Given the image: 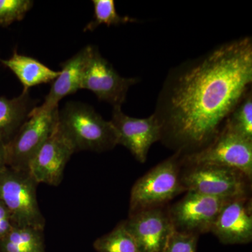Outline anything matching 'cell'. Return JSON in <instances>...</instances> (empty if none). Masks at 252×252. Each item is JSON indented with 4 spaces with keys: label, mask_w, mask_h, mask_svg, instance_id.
<instances>
[{
    "label": "cell",
    "mask_w": 252,
    "mask_h": 252,
    "mask_svg": "<svg viewBox=\"0 0 252 252\" xmlns=\"http://www.w3.org/2000/svg\"><path fill=\"white\" fill-rule=\"evenodd\" d=\"M123 222L140 252H163L175 230L168 212L162 207L131 214Z\"/></svg>",
    "instance_id": "7c38bea8"
},
{
    "label": "cell",
    "mask_w": 252,
    "mask_h": 252,
    "mask_svg": "<svg viewBox=\"0 0 252 252\" xmlns=\"http://www.w3.org/2000/svg\"><path fill=\"white\" fill-rule=\"evenodd\" d=\"M252 83L250 36L223 43L172 68L153 114L161 127L160 140L181 154L207 147Z\"/></svg>",
    "instance_id": "6da1fadb"
},
{
    "label": "cell",
    "mask_w": 252,
    "mask_h": 252,
    "mask_svg": "<svg viewBox=\"0 0 252 252\" xmlns=\"http://www.w3.org/2000/svg\"><path fill=\"white\" fill-rule=\"evenodd\" d=\"M94 247L97 252H140L123 221L112 231L97 238Z\"/></svg>",
    "instance_id": "d6986e66"
},
{
    "label": "cell",
    "mask_w": 252,
    "mask_h": 252,
    "mask_svg": "<svg viewBox=\"0 0 252 252\" xmlns=\"http://www.w3.org/2000/svg\"><path fill=\"white\" fill-rule=\"evenodd\" d=\"M211 232L225 245L250 243L252 215L248 196L228 200L219 214Z\"/></svg>",
    "instance_id": "4fadbf2b"
},
{
    "label": "cell",
    "mask_w": 252,
    "mask_h": 252,
    "mask_svg": "<svg viewBox=\"0 0 252 252\" xmlns=\"http://www.w3.org/2000/svg\"><path fill=\"white\" fill-rule=\"evenodd\" d=\"M58 125L69 139L75 152H101L118 145L117 132L107 121L89 104L67 102L59 109Z\"/></svg>",
    "instance_id": "7a4b0ae2"
},
{
    "label": "cell",
    "mask_w": 252,
    "mask_h": 252,
    "mask_svg": "<svg viewBox=\"0 0 252 252\" xmlns=\"http://www.w3.org/2000/svg\"><path fill=\"white\" fill-rule=\"evenodd\" d=\"M43 230L14 225L0 240V252H45Z\"/></svg>",
    "instance_id": "e0dca14e"
},
{
    "label": "cell",
    "mask_w": 252,
    "mask_h": 252,
    "mask_svg": "<svg viewBox=\"0 0 252 252\" xmlns=\"http://www.w3.org/2000/svg\"><path fill=\"white\" fill-rule=\"evenodd\" d=\"M177 152L149 170L131 189L130 215L141 210L162 207L185 191L181 182Z\"/></svg>",
    "instance_id": "3957f363"
},
{
    "label": "cell",
    "mask_w": 252,
    "mask_h": 252,
    "mask_svg": "<svg viewBox=\"0 0 252 252\" xmlns=\"http://www.w3.org/2000/svg\"><path fill=\"white\" fill-rule=\"evenodd\" d=\"M93 48V45L85 46L61 64V70L59 77L53 81L44 102L41 105L36 106V108L41 111L57 108L61 99L80 90L83 74Z\"/></svg>",
    "instance_id": "5bb4252c"
},
{
    "label": "cell",
    "mask_w": 252,
    "mask_h": 252,
    "mask_svg": "<svg viewBox=\"0 0 252 252\" xmlns=\"http://www.w3.org/2000/svg\"><path fill=\"white\" fill-rule=\"evenodd\" d=\"M230 200L187 191L167 211L174 230L198 235L211 232L220 210Z\"/></svg>",
    "instance_id": "9c48e42d"
},
{
    "label": "cell",
    "mask_w": 252,
    "mask_h": 252,
    "mask_svg": "<svg viewBox=\"0 0 252 252\" xmlns=\"http://www.w3.org/2000/svg\"><path fill=\"white\" fill-rule=\"evenodd\" d=\"M74 153L72 143L57 124L32 159L28 172L37 185L57 187L62 182L66 165Z\"/></svg>",
    "instance_id": "30bf717a"
},
{
    "label": "cell",
    "mask_w": 252,
    "mask_h": 252,
    "mask_svg": "<svg viewBox=\"0 0 252 252\" xmlns=\"http://www.w3.org/2000/svg\"><path fill=\"white\" fill-rule=\"evenodd\" d=\"M7 167L6 164V148L4 142L0 141V173Z\"/></svg>",
    "instance_id": "cb8c5ba5"
},
{
    "label": "cell",
    "mask_w": 252,
    "mask_h": 252,
    "mask_svg": "<svg viewBox=\"0 0 252 252\" xmlns=\"http://www.w3.org/2000/svg\"><path fill=\"white\" fill-rule=\"evenodd\" d=\"M35 107L30 91L11 99L0 96V141L7 143Z\"/></svg>",
    "instance_id": "2e32d148"
},
{
    "label": "cell",
    "mask_w": 252,
    "mask_h": 252,
    "mask_svg": "<svg viewBox=\"0 0 252 252\" xmlns=\"http://www.w3.org/2000/svg\"><path fill=\"white\" fill-rule=\"evenodd\" d=\"M33 4L31 0H0V27L22 21Z\"/></svg>",
    "instance_id": "44dd1931"
},
{
    "label": "cell",
    "mask_w": 252,
    "mask_h": 252,
    "mask_svg": "<svg viewBox=\"0 0 252 252\" xmlns=\"http://www.w3.org/2000/svg\"><path fill=\"white\" fill-rule=\"evenodd\" d=\"M110 122L117 132L118 144L128 149L142 163L147 160L152 144L161 139V127L154 114L139 119L124 114L122 107H113Z\"/></svg>",
    "instance_id": "8fae6325"
},
{
    "label": "cell",
    "mask_w": 252,
    "mask_h": 252,
    "mask_svg": "<svg viewBox=\"0 0 252 252\" xmlns=\"http://www.w3.org/2000/svg\"><path fill=\"white\" fill-rule=\"evenodd\" d=\"M190 165H216L241 172L248 180L252 177V141L222 128L216 138L198 152L184 158Z\"/></svg>",
    "instance_id": "52a82bcc"
},
{
    "label": "cell",
    "mask_w": 252,
    "mask_h": 252,
    "mask_svg": "<svg viewBox=\"0 0 252 252\" xmlns=\"http://www.w3.org/2000/svg\"><path fill=\"white\" fill-rule=\"evenodd\" d=\"M94 14L93 19L84 28V32H93L101 25L107 27L126 23L137 22L135 18L122 16L118 14L114 0H93Z\"/></svg>",
    "instance_id": "ffe728a7"
},
{
    "label": "cell",
    "mask_w": 252,
    "mask_h": 252,
    "mask_svg": "<svg viewBox=\"0 0 252 252\" xmlns=\"http://www.w3.org/2000/svg\"><path fill=\"white\" fill-rule=\"evenodd\" d=\"M181 182L187 191L223 199L248 196V180L241 172L216 165H190Z\"/></svg>",
    "instance_id": "8992f818"
},
{
    "label": "cell",
    "mask_w": 252,
    "mask_h": 252,
    "mask_svg": "<svg viewBox=\"0 0 252 252\" xmlns=\"http://www.w3.org/2000/svg\"><path fill=\"white\" fill-rule=\"evenodd\" d=\"M14 223L9 212L0 201V240L14 228Z\"/></svg>",
    "instance_id": "603a6c76"
},
{
    "label": "cell",
    "mask_w": 252,
    "mask_h": 252,
    "mask_svg": "<svg viewBox=\"0 0 252 252\" xmlns=\"http://www.w3.org/2000/svg\"><path fill=\"white\" fill-rule=\"evenodd\" d=\"M37 185L28 172L6 167L0 173V201L9 212L14 225L44 230L45 219L38 204Z\"/></svg>",
    "instance_id": "277c9868"
},
{
    "label": "cell",
    "mask_w": 252,
    "mask_h": 252,
    "mask_svg": "<svg viewBox=\"0 0 252 252\" xmlns=\"http://www.w3.org/2000/svg\"><path fill=\"white\" fill-rule=\"evenodd\" d=\"M198 235L174 230L163 252H197Z\"/></svg>",
    "instance_id": "7402d4cb"
},
{
    "label": "cell",
    "mask_w": 252,
    "mask_h": 252,
    "mask_svg": "<svg viewBox=\"0 0 252 252\" xmlns=\"http://www.w3.org/2000/svg\"><path fill=\"white\" fill-rule=\"evenodd\" d=\"M138 82L137 78L121 76L94 46L83 74L81 89L91 91L97 99L113 107H122L129 89Z\"/></svg>",
    "instance_id": "ba28073f"
},
{
    "label": "cell",
    "mask_w": 252,
    "mask_h": 252,
    "mask_svg": "<svg viewBox=\"0 0 252 252\" xmlns=\"http://www.w3.org/2000/svg\"><path fill=\"white\" fill-rule=\"evenodd\" d=\"M59 113V107L41 111L36 106L30 112L14 137L5 144L7 167L28 172L32 159L57 126Z\"/></svg>",
    "instance_id": "5b68a950"
},
{
    "label": "cell",
    "mask_w": 252,
    "mask_h": 252,
    "mask_svg": "<svg viewBox=\"0 0 252 252\" xmlns=\"http://www.w3.org/2000/svg\"><path fill=\"white\" fill-rule=\"evenodd\" d=\"M223 128L252 141V94L250 89L233 109Z\"/></svg>",
    "instance_id": "ac0fdd59"
},
{
    "label": "cell",
    "mask_w": 252,
    "mask_h": 252,
    "mask_svg": "<svg viewBox=\"0 0 252 252\" xmlns=\"http://www.w3.org/2000/svg\"><path fill=\"white\" fill-rule=\"evenodd\" d=\"M0 63L14 73L25 92H28L34 86L53 82L61 73L34 58L18 54L16 50L9 59H0Z\"/></svg>",
    "instance_id": "9a60e30c"
}]
</instances>
